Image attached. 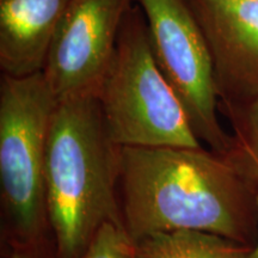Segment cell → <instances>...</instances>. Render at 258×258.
Segmentation results:
<instances>
[{
	"label": "cell",
	"mask_w": 258,
	"mask_h": 258,
	"mask_svg": "<svg viewBox=\"0 0 258 258\" xmlns=\"http://www.w3.org/2000/svg\"><path fill=\"white\" fill-rule=\"evenodd\" d=\"M118 200L132 241L196 230L258 243V186L203 146L123 147Z\"/></svg>",
	"instance_id": "cell-1"
},
{
	"label": "cell",
	"mask_w": 258,
	"mask_h": 258,
	"mask_svg": "<svg viewBox=\"0 0 258 258\" xmlns=\"http://www.w3.org/2000/svg\"><path fill=\"white\" fill-rule=\"evenodd\" d=\"M122 154L97 93L57 101L47 140L44 186L50 233L61 258L82 257L105 224L123 227Z\"/></svg>",
	"instance_id": "cell-2"
},
{
	"label": "cell",
	"mask_w": 258,
	"mask_h": 258,
	"mask_svg": "<svg viewBox=\"0 0 258 258\" xmlns=\"http://www.w3.org/2000/svg\"><path fill=\"white\" fill-rule=\"evenodd\" d=\"M57 97L43 73L0 78L2 241L6 249L50 234L44 160Z\"/></svg>",
	"instance_id": "cell-3"
},
{
	"label": "cell",
	"mask_w": 258,
	"mask_h": 258,
	"mask_svg": "<svg viewBox=\"0 0 258 258\" xmlns=\"http://www.w3.org/2000/svg\"><path fill=\"white\" fill-rule=\"evenodd\" d=\"M97 97L111 137L122 147L202 146L154 57L138 4L122 22Z\"/></svg>",
	"instance_id": "cell-4"
},
{
	"label": "cell",
	"mask_w": 258,
	"mask_h": 258,
	"mask_svg": "<svg viewBox=\"0 0 258 258\" xmlns=\"http://www.w3.org/2000/svg\"><path fill=\"white\" fill-rule=\"evenodd\" d=\"M146 18L154 57L184 109L200 143L226 154L233 144L218 118L211 55L186 0H137Z\"/></svg>",
	"instance_id": "cell-5"
},
{
	"label": "cell",
	"mask_w": 258,
	"mask_h": 258,
	"mask_svg": "<svg viewBox=\"0 0 258 258\" xmlns=\"http://www.w3.org/2000/svg\"><path fill=\"white\" fill-rule=\"evenodd\" d=\"M137 0H71L42 71L57 99L97 93Z\"/></svg>",
	"instance_id": "cell-6"
},
{
	"label": "cell",
	"mask_w": 258,
	"mask_h": 258,
	"mask_svg": "<svg viewBox=\"0 0 258 258\" xmlns=\"http://www.w3.org/2000/svg\"><path fill=\"white\" fill-rule=\"evenodd\" d=\"M211 55L219 103L258 98V0H186Z\"/></svg>",
	"instance_id": "cell-7"
},
{
	"label": "cell",
	"mask_w": 258,
	"mask_h": 258,
	"mask_svg": "<svg viewBox=\"0 0 258 258\" xmlns=\"http://www.w3.org/2000/svg\"><path fill=\"white\" fill-rule=\"evenodd\" d=\"M71 0H0V70L25 77L40 73Z\"/></svg>",
	"instance_id": "cell-8"
},
{
	"label": "cell",
	"mask_w": 258,
	"mask_h": 258,
	"mask_svg": "<svg viewBox=\"0 0 258 258\" xmlns=\"http://www.w3.org/2000/svg\"><path fill=\"white\" fill-rule=\"evenodd\" d=\"M134 243L135 258H250L253 247L196 230L160 232Z\"/></svg>",
	"instance_id": "cell-9"
},
{
	"label": "cell",
	"mask_w": 258,
	"mask_h": 258,
	"mask_svg": "<svg viewBox=\"0 0 258 258\" xmlns=\"http://www.w3.org/2000/svg\"><path fill=\"white\" fill-rule=\"evenodd\" d=\"M219 112L230 121L233 144L224 156L258 186V98L244 103H219Z\"/></svg>",
	"instance_id": "cell-10"
},
{
	"label": "cell",
	"mask_w": 258,
	"mask_h": 258,
	"mask_svg": "<svg viewBox=\"0 0 258 258\" xmlns=\"http://www.w3.org/2000/svg\"><path fill=\"white\" fill-rule=\"evenodd\" d=\"M80 258H135L134 243L123 227L105 224Z\"/></svg>",
	"instance_id": "cell-11"
},
{
	"label": "cell",
	"mask_w": 258,
	"mask_h": 258,
	"mask_svg": "<svg viewBox=\"0 0 258 258\" xmlns=\"http://www.w3.org/2000/svg\"><path fill=\"white\" fill-rule=\"evenodd\" d=\"M8 258H61L50 234L8 249Z\"/></svg>",
	"instance_id": "cell-12"
},
{
	"label": "cell",
	"mask_w": 258,
	"mask_h": 258,
	"mask_svg": "<svg viewBox=\"0 0 258 258\" xmlns=\"http://www.w3.org/2000/svg\"><path fill=\"white\" fill-rule=\"evenodd\" d=\"M250 258H258V243L256 244V246L253 247L252 251H251Z\"/></svg>",
	"instance_id": "cell-13"
}]
</instances>
